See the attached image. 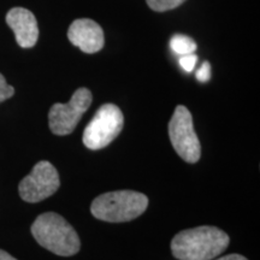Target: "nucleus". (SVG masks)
Instances as JSON below:
<instances>
[{
	"label": "nucleus",
	"instance_id": "nucleus-1",
	"mask_svg": "<svg viewBox=\"0 0 260 260\" xmlns=\"http://www.w3.org/2000/svg\"><path fill=\"white\" fill-rule=\"evenodd\" d=\"M229 242L223 230L203 225L176 234L171 241V252L178 260H212L225 251Z\"/></svg>",
	"mask_w": 260,
	"mask_h": 260
},
{
	"label": "nucleus",
	"instance_id": "nucleus-11",
	"mask_svg": "<svg viewBox=\"0 0 260 260\" xmlns=\"http://www.w3.org/2000/svg\"><path fill=\"white\" fill-rule=\"evenodd\" d=\"M186 0H146L149 9L155 12H165L169 10H174L183 4Z\"/></svg>",
	"mask_w": 260,
	"mask_h": 260
},
{
	"label": "nucleus",
	"instance_id": "nucleus-16",
	"mask_svg": "<svg viewBox=\"0 0 260 260\" xmlns=\"http://www.w3.org/2000/svg\"><path fill=\"white\" fill-rule=\"evenodd\" d=\"M0 260H17V259L14 258L12 255H10L8 252L0 249Z\"/></svg>",
	"mask_w": 260,
	"mask_h": 260
},
{
	"label": "nucleus",
	"instance_id": "nucleus-13",
	"mask_svg": "<svg viewBox=\"0 0 260 260\" xmlns=\"http://www.w3.org/2000/svg\"><path fill=\"white\" fill-rule=\"evenodd\" d=\"M198 57L194 53L186 54V56H181L180 58V65L181 68L187 73H191L194 70L195 65H197Z\"/></svg>",
	"mask_w": 260,
	"mask_h": 260
},
{
	"label": "nucleus",
	"instance_id": "nucleus-9",
	"mask_svg": "<svg viewBox=\"0 0 260 260\" xmlns=\"http://www.w3.org/2000/svg\"><path fill=\"white\" fill-rule=\"evenodd\" d=\"M6 23L15 32L16 41L22 48L35 46L39 39V27L34 14L24 8H14L6 15Z\"/></svg>",
	"mask_w": 260,
	"mask_h": 260
},
{
	"label": "nucleus",
	"instance_id": "nucleus-5",
	"mask_svg": "<svg viewBox=\"0 0 260 260\" xmlns=\"http://www.w3.org/2000/svg\"><path fill=\"white\" fill-rule=\"evenodd\" d=\"M169 136L176 153L184 161L194 164L201 157L200 141L194 130L193 117L186 106L178 105L169 123Z\"/></svg>",
	"mask_w": 260,
	"mask_h": 260
},
{
	"label": "nucleus",
	"instance_id": "nucleus-15",
	"mask_svg": "<svg viewBox=\"0 0 260 260\" xmlns=\"http://www.w3.org/2000/svg\"><path fill=\"white\" fill-rule=\"evenodd\" d=\"M216 260H248V259H246L245 256L240 255V254H229V255L222 256V258H218Z\"/></svg>",
	"mask_w": 260,
	"mask_h": 260
},
{
	"label": "nucleus",
	"instance_id": "nucleus-8",
	"mask_svg": "<svg viewBox=\"0 0 260 260\" xmlns=\"http://www.w3.org/2000/svg\"><path fill=\"white\" fill-rule=\"evenodd\" d=\"M68 38L74 46L89 54L99 52L105 42L102 27L89 18L74 21L68 30Z\"/></svg>",
	"mask_w": 260,
	"mask_h": 260
},
{
	"label": "nucleus",
	"instance_id": "nucleus-4",
	"mask_svg": "<svg viewBox=\"0 0 260 260\" xmlns=\"http://www.w3.org/2000/svg\"><path fill=\"white\" fill-rule=\"evenodd\" d=\"M123 123L121 109L115 104H104L84 129V146L93 151L105 148L121 134Z\"/></svg>",
	"mask_w": 260,
	"mask_h": 260
},
{
	"label": "nucleus",
	"instance_id": "nucleus-14",
	"mask_svg": "<svg viewBox=\"0 0 260 260\" xmlns=\"http://www.w3.org/2000/svg\"><path fill=\"white\" fill-rule=\"evenodd\" d=\"M197 79L200 82H207L211 79V64L209 61H204L197 71Z\"/></svg>",
	"mask_w": 260,
	"mask_h": 260
},
{
	"label": "nucleus",
	"instance_id": "nucleus-2",
	"mask_svg": "<svg viewBox=\"0 0 260 260\" xmlns=\"http://www.w3.org/2000/svg\"><path fill=\"white\" fill-rule=\"evenodd\" d=\"M31 234L39 245L57 255H75L81 248L76 230L58 213L40 214L31 224Z\"/></svg>",
	"mask_w": 260,
	"mask_h": 260
},
{
	"label": "nucleus",
	"instance_id": "nucleus-6",
	"mask_svg": "<svg viewBox=\"0 0 260 260\" xmlns=\"http://www.w3.org/2000/svg\"><path fill=\"white\" fill-rule=\"evenodd\" d=\"M93 102L92 93L87 88H79L67 104H54L48 113V124L54 135H69L89 109Z\"/></svg>",
	"mask_w": 260,
	"mask_h": 260
},
{
	"label": "nucleus",
	"instance_id": "nucleus-12",
	"mask_svg": "<svg viewBox=\"0 0 260 260\" xmlns=\"http://www.w3.org/2000/svg\"><path fill=\"white\" fill-rule=\"evenodd\" d=\"M15 94V88L6 82L5 77L0 74V103L5 102Z\"/></svg>",
	"mask_w": 260,
	"mask_h": 260
},
{
	"label": "nucleus",
	"instance_id": "nucleus-3",
	"mask_svg": "<svg viewBox=\"0 0 260 260\" xmlns=\"http://www.w3.org/2000/svg\"><path fill=\"white\" fill-rule=\"evenodd\" d=\"M148 198L134 190L109 191L96 197L90 205V212L96 219L109 223L129 222L147 210Z\"/></svg>",
	"mask_w": 260,
	"mask_h": 260
},
{
	"label": "nucleus",
	"instance_id": "nucleus-10",
	"mask_svg": "<svg viewBox=\"0 0 260 260\" xmlns=\"http://www.w3.org/2000/svg\"><path fill=\"white\" fill-rule=\"evenodd\" d=\"M170 47L178 56L194 53L197 51V44L193 39L183 34H176L171 38Z\"/></svg>",
	"mask_w": 260,
	"mask_h": 260
},
{
	"label": "nucleus",
	"instance_id": "nucleus-7",
	"mask_svg": "<svg viewBox=\"0 0 260 260\" xmlns=\"http://www.w3.org/2000/svg\"><path fill=\"white\" fill-rule=\"evenodd\" d=\"M60 186L59 174L50 161H39L30 174L19 182V197L27 203H39L53 195Z\"/></svg>",
	"mask_w": 260,
	"mask_h": 260
}]
</instances>
